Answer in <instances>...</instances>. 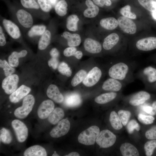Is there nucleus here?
<instances>
[{"mask_svg":"<svg viewBox=\"0 0 156 156\" xmlns=\"http://www.w3.org/2000/svg\"><path fill=\"white\" fill-rule=\"evenodd\" d=\"M130 71V67L127 63L119 62L115 64L109 69L108 74L111 78L120 81L125 80Z\"/></svg>","mask_w":156,"mask_h":156,"instance_id":"nucleus-1","label":"nucleus"},{"mask_svg":"<svg viewBox=\"0 0 156 156\" xmlns=\"http://www.w3.org/2000/svg\"><path fill=\"white\" fill-rule=\"evenodd\" d=\"M100 132L99 127L92 126L82 132L78 136V142L80 143L90 145L94 144Z\"/></svg>","mask_w":156,"mask_h":156,"instance_id":"nucleus-2","label":"nucleus"},{"mask_svg":"<svg viewBox=\"0 0 156 156\" xmlns=\"http://www.w3.org/2000/svg\"><path fill=\"white\" fill-rule=\"evenodd\" d=\"M35 99L32 95H27L23 99L22 105L16 109L14 112L15 117L20 119L26 118L31 111L34 103Z\"/></svg>","mask_w":156,"mask_h":156,"instance_id":"nucleus-3","label":"nucleus"},{"mask_svg":"<svg viewBox=\"0 0 156 156\" xmlns=\"http://www.w3.org/2000/svg\"><path fill=\"white\" fill-rule=\"evenodd\" d=\"M116 140V135L109 130L105 129L99 132L96 142L100 148H107L113 145Z\"/></svg>","mask_w":156,"mask_h":156,"instance_id":"nucleus-4","label":"nucleus"},{"mask_svg":"<svg viewBox=\"0 0 156 156\" xmlns=\"http://www.w3.org/2000/svg\"><path fill=\"white\" fill-rule=\"evenodd\" d=\"M11 124L18 141L20 142H24L28 135V129L26 125L23 122L17 119L13 120Z\"/></svg>","mask_w":156,"mask_h":156,"instance_id":"nucleus-5","label":"nucleus"},{"mask_svg":"<svg viewBox=\"0 0 156 156\" xmlns=\"http://www.w3.org/2000/svg\"><path fill=\"white\" fill-rule=\"evenodd\" d=\"M70 123L67 118L60 120L51 131L50 135L55 138H57L66 135L69 130Z\"/></svg>","mask_w":156,"mask_h":156,"instance_id":"nucleus-6","label":"nucleus"},{"mask_svg":"<svg viewBox=\"0 0 156 156\" xmlns=\"http://www.w3.org/2000/svg\"><path fill=\"white\" fill-rule=\"evenodd\" d=\"M101 75V69L97 67H94L87 74L83 81V83L86 87L92 86L99 81Z\"/></svg>","mask_w":156,"mask_h":156,"instance_id":"nucleus-7","label":"nucleus"},{"mask_svg":"<svg viewBox=\"0 0 156 156\" xmlns=\"http://www.w3.org/2000/svg\"><path fill=\"white\" fill-rule=\"evenodd\" d=\"M19 81L18 76L13 74L6 77L3 81L2 87L5 93L10 94L17 88Z\"/></svg>","mask_w":156,"mask_h":156,"instance_id":"nucleus-8","label":"nucleus"},{"mask_svg":"<svg viewBox=\"0 0 156 156\" xmlns=\"http://www.w3.org/2000/svg\"><path fill=\"white\" fill-rule=\"evenodd\" d=\"M117 21L118 25L124 32L131 34L136 32V25L130 18L122 16L119 17Z\"/></svg>","mask_w":156,"mask_h":156,"instance_id":"nucleus-9","label":"nucleus"},{"mask_svg":"<svg viewBox=\"0 0 156 156\" xmlns=\"http://www.w3.org/2000/svg\"><path fill=\"white\" fill-rule=\"evenodd\" d=\"M55 105L53 102L50 100L43 101L38 109L37 114L38 117L44 119L47 118L54 109Z\"/></svg>","mask_w":156,"mask_h":156,"instance_id":"nucleus-10","label":"nucleus"},{"mask_svg":"<svg viewBox=\"0 0 156 156\" xmlns=\"http://www.w3.org/2000/svg\"><path fill=\"white\" fill-rule=\"evenodd\" d=\"M136 48L144 51H150L156 49V37H149L138 40L136 43Z\"/></svg>","mask_w":156,"mask_h":156,"instance_id":"nucleus-11","label":"nucleus"},{"mask_svg":"<svg viewBox=\"0 0 156 156\" xmlns=\"http://www.w3.org/2000/svg\"><path fill=\"white\" fill-rule=\"evenodd\" d=\"M16 16L18 22L23 27L28 28L33 25V20L31 15L25 10L23 9L18 10Z\"/></svg>","mask_w":156,"mask_h":156,"instance_id":"nucleus-12","label":"nucleus"},{"mask_svg":"<svg viewBox=\"0 0 156 156\" xmlns=\"http://www.w3.org/2000/svg\"><path fill=\"white\" fill-rule=\"evenodd\" d=\"M31 90L29 87L23 85L11 94L9 96L10 100L13 103H17L27 95Z\"/></svg>","mask_w":156,"mask_h":156,"instance_id":"nucleus-13","label":"nucleus"},{"mask_svg":"<svg viewBox=\"0 0 156 156\" xmlns=\"http://www.w3.org/2000/svg\"><path fill=\"white\" fill-rule=\"evenodd\" d=\"M3 24L7 33L12 38L17 39L20 37V31L16 24L7 19H3Z\"/></svg>","mask_w":156,"mask_h":156,"instance_id":"nucleus-14","label":"nucleus"},{"mask_svg":"<svg viewBox=\"0 0 156 156\" xmlns=\"http://www.w3.org/2000/svg\"><path fill=\"white\" fill-rule=\"evenodd\" d=\"M122 86L120 81L111 78L107 79L104 82L102 88L105 91L118 92L121 89Z\"/></svg>","mask_w":156,"mask_h":156,"instance_id":"nucleus-15","label":"nucleus"},{"mask_svg":"<svg viewBox=\"0 0 156 156\" xmlns=\"http://www.w3.org/2000/svg\"><path fill=\"white\" fill-rule=\"evenodd\" d=\"M151 97L150 94L144 91L139 92L133 95L129 101V103L133 106H138L143 104Z\"/></svg>","mask_w":156,"mask_h":156,"instance_id":"nucleus-16","label":"nucleus"},{"mask_svg":"<svg viewBox=\"0 0 156 156\" xmlns=\"http://www.w3.org/2000/svg\"><path fill=\"white\" fill-rule=\"evenodd\" d=\"M83 45L85 50L90 53H98L102 50L101 44L99 42L90 38L85 39Z\"/></svg>","mask_w":156,"mask_h":156,"instance_id":"nucleus-17","label":"nucleus"},{"mask_svg":"<svg viewBox=\"0 0 156 156\" xmlns=\"http://www.w3.org/2000/svg\"><path fill=\"white\" fill-rule=\"evenodd\" d=\"M47 94L49 98L57 103H60L64 101L63 95L55 85L51 84L49 86L47 90Z\"/></svg>","mask_w":156,"mask_h":156,"instance_id":"nucleus-18","label":"nucleus"},{"mask_svg":"<svg viewBox=\"0 0 156 156\" xmlns=\"http://www.w3.org/2000/svg\"><path fill=\"white\" fill-rule=\"evenodd\" d=\"M25 156H46L47 153L45 149L39 145L32 146L27 149L24 151Z\"/></svg>","mask_w":156,"mask_h":156,"instance_id":"nucleus-19","label":"nucleus"},{"mask_svg":"<svg viewBox=\"0 0 156 156\" xmlns=\"http://www.w3.org/2000/svg\"><path fill=\"white\" fill-rule=\"evenodd\" d=\"M120 150L124 156H138L139 152L137 148L133 145L129 143H124L121 145Z\"/></svg>","mask_w":156,"mask_h":156,"instance_id":"nucleus-20","label":"nucleus"},{"mask_svg":"<svg viewBox=\"0 0 156 156\" xmlns=\"http://www.w3.org/2000/svg\"><path fill=\"white\" fill-rule=\"evenodd\" d=\"M80 96L76 93H73L67 95L65 97L64 103L69 107H74L79 105L81 102Z\"/></svg>","mask_w":156,"mask_h":156,"instance_id":"nucleus-21","label":"nucleus"},{"mask_svg":"<svg viewBox=\"0 0 156 156\" xmlns=\"http://www.w3.org/2000/svg\"><path fill=\"white\" fill-rule=\"evenodd\" d=\"M119 40V37L118 34L115 33H112L104 39L103 47L105 50H110L118 43Z\"/></svg>","mask_w":156,"mask_h":156,"instance_id":"nucleus-22","label":"nucleus"},{"mask_svg":"<svg viewBox=\"0 0 156 156\" xmlns=\"http://www.w3.org/2000/svg\"><path fill=\"white\" fill-rule=\"evenodd\" d=\"M63 36L67 40L68 45L70 47L78 46L81 43V37L78 34H72L69 32L66 31L63 33Z\"/></svg>","mask_w":156,"mask_h":156,"instance_id":"nucleus-23","label":"nucleus"},{"mask_svg":"<svg viewBox=\"0 0 156 156\" xmlns=\"http://www.w3.org/2000/svg\"><path fill=\"white\" fill-rule=\"evenodd\" d=\"M85 3L88 8L84 11V16L88 18H92L96 16L99 12V7L91 0H86Z\"/></svg>","mask_w":156,"mask_h":156,"instance_id":"nucleus-24","label":"nucleus"},{"mask_svg":"<svg viewBox=\"0 0 156 156\" xmlns=\"http://www.w3.org/2000/svg\"><path fill=\"white\" fill-rule=\"evenodd\" d=\"M63 109L60 107L55 108L48 117L49 122L53 125L58 123L64 116Z\"/></svg>","mask_w":156,"mask_h":156,"instance_id":"nucleus-25","label":"nucleus"},{"mask_svg":"<svg viewBox=\"0 0 156 156\" xmlns=\"http://www.w3.org/2000/svg\"><path fill=\"white\" fill-rule=\"evenodd\" d=\"M27 54V51L25 50H22L19 52H13L8 58L9 64L12 67H17L19 64L18 59L25 57Z\"/></svg>","mask_w":156,"mask_h":156,"instance_id":"nucleus-26","label":"nucleus"},{"mask_svg":"<svg viewBox=\"0 0 156 156\" xmlns=\"http://www.w3.org/2000/svg\"><path fill=\"white\" fill-rule=\"evenodd\" d=\"M100 24L103 28L109 30L115 29L118 25V21L114 17L103 18L100 20Z\"/></svg>","mask_w":156,"mask_h":156,"instance_id":"nucleus-27","label":"nucleus"},{"mask_svg":"<svg viewBox=\"0 0 156 156\" xmlns=\"http://www.w3.org/2000/svg\"><path fill=\"white\" fill-rule=\"evenodd\" d=\"M117 94L114 92H111L102 94L96 97L95 102L99 104H104L108 103L114 99Z\"/></svg>","mask_w":156,"mask_h":156,"instance_id":"nucleus-28","label":"nucleus"},{"mask_svg":"<svg viewBox=\"0 0 156 156\" xmlns=\"http://www.w3.org/2000/svg\"><path fill=\"white\" fill-rule=\"evenodd\" d=\"M51 34L48 30L45 31L42 35L38 42V47L40 50L46 49L49 44L51 39Z\"/></svg>","mask_w":156,"mask_h":156,"instance_id":"nucleus-29","label":"nucleus"},{"mask_svg":"<svg viewBox=\"0 0 156 156\" xmlns=\"http://www.w3.org/2000/svg\"><path fill=\"white\" fill-rule=\"evenodd\" d=\"M79 21L78 17L75 14H72L68 17L67 19L66 27L71 31H76L78 29L77 23Z\"/></svg>","mask_w":156,"mask_h":156,"instance_id":"nucleus-30","label":"nucleus"},{"mask_svg":"<svg viewBox=\"0 0 156 156\" xmlns=\"http://www.w3.org/2000/svg\"><path fill=\"white\" fill-rule=\"evenodd\" d=\"M143 73L148 82L153 83L156 82V69L151 66H147L143 70Z\"/></svg>","mask_w":156,"mask_h":156,"instance_id":"nucleus-31","label":"nucleus"},{"mask_svg":"<svg viewBox=\"0 0 156 156\" xmlns=\"http://www.w3.org/2000/svg\"><path fill=\"white\" fill-rule=\"evenodd\" d=\"M109 120L112 127L114 129L119 130L122 128L121 121L118 115L115 112L112 111L111 112Z\"/></svg>","mask_w":156,"mask_h":156,"instance_id":"nucleus-32","label":"nucleus"},{"mask_svg":"<svg viewBox=\"0 0 156 156\" xmlns=\"http://www.w3.org/2000/svg\"><path fill=\"white\" fill-rule=\"evenodd\" d=\"M68 5L65 0H61L56 4L55 10L56 14L61 16L65 15L67 13Z\"/></svg>","mask_w":156,"mask_h":156,"instance_id":"nucleus-33","label":"nucleus"},{"mask_svg":"<svg viewBox=\"0 0 156 156\" xmlns=\"http://www.w3.org/2000/svg\"><path fill=\"white\" fill-rule=\"evenodd\" d=\"M46 27L43 25H36L33 26L29 31L28 36L31 37L42 35L45 32Z\"/></svg>","mask_w":156,"mask_h":156,"instance_id":"nucleus-34","label":"nucleus"},{"mask_svg":"<svg viewBox=\"0 0 156 156\" xmlns=\"http://www.w3.org/2000/svg\"><path fill=\"white\" fill-rule=\"evenodd\" d=\"M64 55L66 57L74 56L78 59H81L83 56V53L80 51H77L75 47H69L64 49Z\"/></svg>","mask_w":156,"mask_h":156,"instance_id":"nucleus-35","label":"nucleus"},{"mask_svg":"<svg viewBox=\"0 0 156 156\" xmlns=\"http://www.w3.org/2000/svg\"><path fill=\"white\" fill-rule=\"evenodd\" d=\"M87 75L86 71L83 70L78 71L72 79L71 84L72 86H75L82 81Z\"/></svg>","mask_w":156,"mask_h":156,"instance_id":"nucleus-36","label":"nucleus"},{"mask_svg":"<svg viewBox=\"0 0 156 156\" xmlns=\"http://www.w3.org/2000/svg\"><path fill=\"white\" fill-rule=\"evenodd\" d=\"M0 141L5 144H10L12 139L10 131L6 129L3 128L0 131Z\"/></svg>","mask_w":156,"mask_h":156,"instance_id":"nucleus-37","label":"nucleus"},{"mask_svg":"<svg viewBox=\"0 0 156 156\" xmlns=\"http://www.w3.org/2000/svg\"><path fill=\"white\" fill-rule=\"evenodd\" d=\"M140 4L146 10L153 12L156 11L155 1L153 0H138Z\"/></svg>","mask_w":156,"mask_h":156,"instance_id":"nucleus-38","label":"nucleus"},{"mask_svg":"<svg viewBox=\"0 0 156 156\" xmlns=\"http://www.w3.org/2000/svg\"><path fill=\"white\" fill-rule=\"evenodd\" d=\"M156 148V140H151L147 142L144 145V149L147 156H151Z\"/></svg>","mask_w":156,"mask_h":156,"instance_id":"nucleus-39","label":"nucleus"},{"mask_svg":"<svg viewBox=\"0 0 156 156\" xmlns=\"http://www.w3.org/2000/svg\"><path fill=\"white\" fill-rule=\"evenodd\" d=\"M0 66L3 68L5 75L7 77L12 75L15 72V69L12 68L5 60H0Z\"/></svg>","mask_w":156,"mask_h":156,"instance_id":"nucleus-40","label":"nucleus"},{"mask_svg":"<svg viewBox=\"0 0 156 156\" xmlns=\"http://www.w3.org/2000/svg\"><path fill=\"white\" fill-rule=\"evenodd\" d=\"M131 7L130 5H127L122 8L120 10V13L122 16L132 19L136 18V16L131 11Z\"/></svg>","mask_w":156,"mask_h":156,"instance_id":"nucleus-41","label":"nucleus"},{"mask_svg":"<svg viewBox=\"0 0 156 156\" xmlns=\"http://www.w3.org/2000/svg\"><path fill=\"white\" fill-rule=\"evenodd\" d=\"M59 72L62 74L68 77L71 76L72 72L70 68L66 63L62 62L61 63L58 67Z\"/></svg>","mask_w":156,"mask_h":156,"instance_id":"nucleus-42","label":"nucleus"},{"mask_svg":"<svg viewBox=\"0 0 156 156\" xmlns=\"http://www.w3.org/2000/svg\"><path fill=\"white\" fill-rule=\"evenodd\" d=\"M118 114L123 125H126L131 116V113L127 111L120 110L118 112Z\"/></svg>","mask_w":156,"mask_h":156,"instance_id":"nucleus-43","label":"nucleus"},{"mask_svg":"<svg viewBox=\"0 0 156 156\" xmlns=\"http://www.w3.org/2000/svg\"><path fill=\"white\" fill-rule=\"evenodd\" d=\"M21 2L24 7L27 8L38 9L40 7L34 0H21Z\"/></svg>","mask_w":156,"mask_h":156,"instance_id":"nucleus-44","label":"nucleus"},{"mask_svg":"<svg viewBox=\"0 0 156 156\" xmlns=\"http://www.w3.org/2000/svg\"><path fill=\"white\" fill-rule=\"evenodd\" d=\"M138 119L140 122L145 125L152 123L155 119L151 116H147L140 114L138 116Z\"/></svg>","mask_w":156,"mask_h":156,"instance_id":"nucleus-45","label":"nucleus"},{"mask_svg":"<svg viewBox=\"0 0 156 156\" xmlns=\"http://www.w3.org/2000/svg\"><path fill=\"white\" fill-rule=\"evenodd\" d=\"M38 2L42 10L44 12H49L52 8L49 0H38Z\"/></svg>","mask_w":156,"mask_h":156,"instance_id":"nucleus-46","label":"nucleus"},{"mask_svg":"<svg viewBox=\"0 0 156 156\" xmlns=\"http://www.w3.org/2000/svg\"><path fill=\"white\" fill-rule=\"evenodd\" d=\"M128 131L130 134L132 133L134 130L137 131H139L140 127L137 122L134 120L130 121L127 126Z\"/></svg>","mask_w":156,"mask_h":156,"instance_id":"nucleus-47","label":"nucleus"},{"mask_svg":"<svg viewBox=\"0 0 156 156\" xmlns=\"http://www.w3.org/2000/svg\"><path fill=\"white\" fill-rule=\"evenodd\" d=\"M145 135L148 139H156V126L147 130L145 133Z\"/></svg>","mask_w":156,"mask_h":156,"instance_id":"nucleus-48","label":"nucleus"},{"mask_svg":"<svg viewBox=\"0 0 156 156\" xmlns=\"http://www.w3.org/2000/svg\"><path fill=\"white\" fill-rule=\"evenodd\" d=\"M94 3L97 5L101 7L104 5L109 6L112 5L110 0H93Z\"/></svg>","mask_w":156,"mask_h":156,"instance_id":"nucleus-49","label":"nucleus"},{"mask_svg":"<svg viewBox=\"0 0 156 156\" xmlns=\"http://www.w3.org/2000/svg\"><path fill=\"white\" fill-rule=\"evenodd\" d=\"M59 64L57 58L52 57L48 61V64L50 67L55 69L57 68Z\"/></svg>","mask_w":156,"mask_h":156,"instance_id":"nucleus-50","label":"nucleus"},{"mask_svg":"<svg viewBox=\"0 0 156 156\" xmlns=\"http://www.w3.org/2000/svg\"><path fill=\"white\" fill-rule=\"evenodd\" d=\"M143 110L146 113L151 115H154L156 114V112L152 107L149 106H144L142 108Z\"/></svg>","mask_w":156,"mask_h":156,"instance_id":"nucleus-51","label":"nucleus"},{"mask_svg":"<svg viewBox=\"0 0 156 156\" xmlns=\"http://www.w3.org/2000/svg\"><path fill=\"white\" fill-rule=\"evenodd\" d=\"M6 43L5 38L2 27H0V45L3 46L5 45Z\"/></svg>","mask_w":156,"mask_h":156,"instance_id":"nucleus-52","label":"nucleus"},{"mask_svg":"<svg viewBox=\"0 0 156 156\" xmlns=\"http://www.w3.org/2000/svg\"><path fill=\"white\" fill-rule=\"evenodd\" d=\"M50 54L52 57L58 58L59 55V52L57 49L55 48H52L50 51Z\"/></svg>","mask_w":156,"mask_h":156,"instance_id":"nucleus-53","label":"nucleus"},{"mask_svg":"<svg viewBox=\"0 0 156 156\" xmlns=\"http://www.w3.org/2000/svg\"><path fill=\"white\" fill-rule=\"evenodd\" d=\"M66 156H79V154L77 152H72L69 153L68 155H66Z\"/></svg>","mask_w":156,"mask_h":156,"instance_id":"nucleus-54","label":"nucleus"},{"mask_svg":"<svg viewBox=\"0 0 156 156\" xmlns=\"http://www.w3.org/2000/svg\"><path fill=\"white\" fill-rule=\"evenodd\" d=\"M52 5H54L56 3L57 0H49Z\"/></svg>","mask_w":156,"mask_h":156,"instance_id":"nucleus-55","label":"nucleus"},{"mask_svg":"<svg viewBox=\"0 0 156 156\" xmlns=\"http://www.w3.org/2000/svg\"><path fill=\"white\" fill-rule=\"evenodd\" d=\"M152 106L153 109L156 112V101L153 103Z\"/></svg>","mask_w":156,"mask_h":156,"instance_id":"nucleus-56","label":"nucleus"},{"mask_svg":"<svg viewBox=\"0 0 156 156\" xmlns=\"http://www.w3.org/2000/svg\"><path fill=\"white\" fill-rule=\"evenodd\" d=\"M152 15L153 17L156 20V11L152 12Z\"/></svg>","mask_w":156,"mask_h":156,"instance_id":"nucleus-57","label":"nucleus"},{"mask_svg":"<svg viewBox=\"0 0 156 156\" xmlns=\"http://www.w3.org/2000/svg\"><path fill=\"white\" fill-rule=\"evenodd\" d=\"M52 156H59V155L56 153L55 151L54 152V153L52 155Z\"/></svg>","mask_w":156,"mask_h":156,"instance_id":"nucleus-58","label":"nucleus"},{"mask_svg":"<svg viewBox=\"0 0 156 156\" xmlns=\"http://www.w3.org/2000/svg\"><path fill=\"white\" fill-rule=\"evenodd\" d=\"M155 7H156V1H155Z\"/></svg>","mask_w":156,"mask_h":156,"instance_id":"nucleus-59","label":"nucleus"},{"mask_svg":"<svg viewBox=\"0 0 156 156\" xmlns=\"http://www.w3.org/2000/svg\"></svg>","mask_w":156,"mask_h":156,"instance_id":"nucleus-60","label":"nucleus"}]
</instances>
